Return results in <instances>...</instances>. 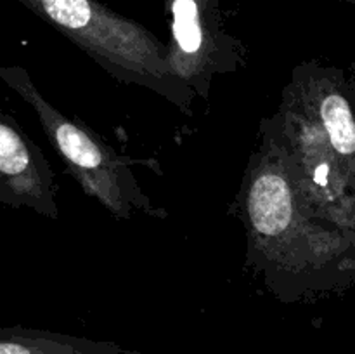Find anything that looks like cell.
I'll list each match as a JSON object with an SVG mask.
<instances>
[{"label":"cell","mask_w":355,"mask_h":354,"mask_svg":"<svg viewBox=\"0 0 355 354\" xmlns=\"http://www.w3.org/2000/svg\"><path fill=\"white\" fill-rule=\"evenodd\" d=\"M238 203L248 264L281 301L335 290L355 274V239L309 207L279 144L263 130Z\"/></svg>","instance_id":"6da1fadb"},{"label":"cell","mask_w":355,"mask_h":354,"mask_svg":"<svg viewBox=\"0 0 355 354\" xmlns=\"http://www.w3.org/2000/svg\"><path fill=\"white\" fill-rule=\"evenodd\" d=\"M64 35L114 80L165 97L180 113H194L196 94L172 71L168 47L137 21L99 0H17Z\"/></svg>","instance_id":"7a4b0ae2"},{"label":"cell","mask_w":355,"mask_h":354,"mask_svg":"<svg viewBox=\"0 0 355 354\" xmlns=\"http://www.w3.org/2000/svg\"><path fill=\"white\" fill-rule=\"evenodd\" d=\"M0 78L37 111L45 135L87 196L96 198L116 219H128L134 210L166 217V210L155 207L135 179L130 169L135 160L118 155L85 124L64 117L42 96L24 68L2 66Z\"/></svg>","instance_id":"3957f363"},{"label":"cell","mask_w":355,"mask_h":354,"mask_svg":"<svg viewBox=\"0 0 355 354\" xmlns=\"http://www.w3.org/2000/svg\"><path fill=\"white\" fill-rule=\"evenodd\" d=\"M165 12L170 68L196 96L208 99L215 76L238 71L246 56L241 42L225 31L222 0H165Z\"/></svg>","instance_id":"277c9868"},{"label":"cell","mask_w":355,"mask_h":354,"mask_svg":"<svg viewBox=\"0 0 355 354\" xmlns=\"http://www.w3.org/2000/svg\"><path fill=\"white\" fill-rule=\"evenodd\" d=\"M54 172L42 149L21 130L16 118L0 113V203L59 217Z\"/></svg>","instance_id":"5b68a950"},{"label":"cell","mask_w":355,"mask_h":354,"mask_svg":"<svg viewBox=\"0 0 355 354\" xmlns=\"http://www.w3.org/2000/svg\"><path fill=\"white\" fill-rule=\"evenodd\" d=\"M0 354H142L114 342L62 335L47 330L6 326L0 328Z\"/></svg>","instance_id":"8992f818"},{"label":"cell","mask_w":355,"mask_h":354,"mask_svg":"<svg viewBox=\"0 0 355 354\" xmlns=\"http://www.w3.org/2000/svg\"><path fill=\"white\" fill-rule=\"evenodd\" d=\"M343 2H349V3H355V0H343Z\"/></svg>","instance_id":"52a82bcc"}]
</instances>
